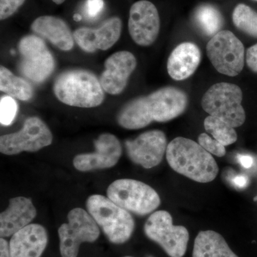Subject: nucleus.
I'll list each match as a JSON object with an SVG mask.
<instances>
[{"label": "nucleus", "instance_id": "obj_32", "mask_svg": "<svg viewBox=\"0 0 257 257\" xmlns=\"http://www.w3.org/2000/svg\"><path fill=\"white\" fill-rule=\"evenodd\" d=\"M0 257H10V243L3 237L0 239Z\"/></svg>", "mask_w": 257, "mask_h": 257}, {"label": "nucleus", "instance_id": "obj_34", "mask_svg": "<svg viewBox=\"0 0 257 257\" xmlns=\"http://www.w3.org/2000/svg\"><path fill=\"white\" fill-rule=\"evenodd\" d=\"M64 1H65V0H52V2H53V3H55V4L57 5L62 4V3H63Z\"/></svg>", "mask_w": 257, "mask_h": 257}, {"label": "nucleus", "instance_id": "obj_14", "mask_svg": "<svg viewBox=\"0 0 257 257\" xmlns=\"http://www.w3.org/2000/svg\"><path fill=\"white\" fill-rule=\"evenodd\" d=\"M95 151L74 157V167L80 172L111 168L119 162L122 154L119 140L110 133L101 135L94 143Z\"/></svg>", "mask_w": 257, "mask_h": 257}, {"label": "nucleus", "instance_id": "obj_19", "mask_svg": "<svg viewBox=\"0 0 257 257\" xmlns=\"http://www.w3.org/2000/svg\"><path fill=\"white\" fill-rule=\"evenodd\" d=\"M31 30L37 36L47 39L62 51H69L74 47V36L67 23L57 17L45 15L32 23Z\"/></svg>", "mask_w": 257, "mask_h": 257}, {"label": "nucleus", "instance_id": "obj_29", "mask_svg": "<svg viewBox=\"0 0 257 257\" xmlns=\"http://www.w3.org/2000/svg\"><path fill=\"white\" fill-rule=\"evenodd\" d=\"M104 8L103 0H87L84 5V13L89 19H95L101 14Z\"/></svg>", "mask_w": 257, "mask_h": 257}, {"label": "nucleus", "instance_id": "obj_7", "mask_svg": "<svg viewBox=\"0 0 257 257\" xmlns=\"http://www.w3.org/2000/svg\"><path fill=\"white\" fill-rule=\"evenodd\" d=\"M147 237L163 248L170 257H183L187 251L189 234L183 226H175L168 211L152 213L144 226Z\"/></svg>", "mask_w": 257, "mask_h": 257}, {"label": "nucleus", "instance_id": "obj_4", "mask_svg": "<svg viewBox=\"0 0 257 257\" xmlns=\"http://www.w3.org/2000/svg\"><path fill=\"white\" fill-rule=\"evenodd\" d=\"M87 209L110 242L122 244L133 236L135 228L133 216L109 198L100 194L90 196Z\"/></svg>", "mask_w": 257, "mask_h": 257}, {"label": "nucleus", "instance_id": "obj_1", "mask_svg": "<svg viewBox=\"0 0 257 257\" xmlns=\"http://www.w3.org/2000/svg\"><path fill=\"white\" fill-rule=\"evenodd\" d=\"M188 96L177 87H165L147 96L128 101L117 114L118 124L126 130H140L153 121L167 122L183 114Z\"/></svg>", "mask_w": 257, "mask_h": 257}, {"label": "nucleus", "instance_id": "obj_23", "mask_svg": "<svg viewBox=\"0 0 257 257\" xmlns=\"http://www.w3.org/2000/svg\"><path fill=\"white\" fill-rule=\"evenodd\" d=\"M194 20L199 30L208 37H214L223 26L222 15L211 5L198 7L194 12Z\"/></svg>", "mask_w": 257, "mask_h": 257}, {"label": "nucleus", "instance_id": "obj_30", "mask_svg": "<svg viewBox=\"0 0 257 257\" xmlns=\"http://www.w3.org/2000/svg\"><path fill=\"white\" fill-rule=\"evenodd\" d=\"M246 62L248 68L257 73V43L246 51Z\"/></svg>", "mask_w": 257, "mask_h": 257}, {"label": "nucleus", "instance_id": "obj_3", "mask_svg": "<svg viewBox=\"0 0 257 257\" xmlns=\"http://www.w3.org/2000/svg\"><path fill=\"white\" fill-rule=\"evenodd\" d=\"M56 97L67 105L96 107L102 104L104 91L95 74L86 69H70L60 74L54 83Z\"/></svg>", "mask_w": 257, "mask_h": 257}, {"label": "nucleus", "instance_id": "obj_10", "mask_svg": "<svg viewBox=\"0 0 257 257\" xmlns=\"http://www.w3.org/2000/svg\"><path fill=\"white\" fill-rule=\"evenodd\" d=\"M207 53L211 64L219 73L235 77L242 71L244 47L229 30H222L212 37L207 43Z\"/></svg>", "mask_w": 257, "mask_h": 257}, {"label": "nucleus", "instance_id": "obj_15", "mask_svg": "<svg viewBox=\"0 0 257 257\" xmlns=\"http://www.w3.org/2000/svg\"><path fill=\"white\" fill-rule=\"evenodd\" d=\"M136 67V57L127 51H119L108 57L99 79L104 92L112 95L122 92Z\"/></svg>", "mask_w": 257, "mask_h": 257}, {"label": "nucleus", "instance_id": "obj_17", "mask_svg": "<svg viewBox=\"0 0 257 257\" xmlns=\"http://www.w3.org/2000/svg\"><path fill=\"white\" fill-rule=\"evenodd\" d=\"M47 243L46 229L40 224H29L12 236L10 257H41Z\"/></svg>", "mask_w": 257, "mask_h": 257}, {"label": "nucleus", "instance_id": "obj_28", "mask_svg": "<svg viewBox=\"0 0 257 257\" xmlns=\"http://www.w3.org/2000/svg\"><path fill=\"white\" fill-rule=\"evenodd\" d=\"M25 0H0V19L6 20L14 15Z\"/></svg>", "mask_w": 257, "mask_h": 257}, {"label": "nucleus", "instance_id": "obj_16", "mask_svg": "<svg viewBox=\"0 0 257 257\" xmlns=\"http://www.w3.org/2000/svg\"><path fill=\"white\" fill-rule=\"evenodd\" d=\"M122 23L117 17L105 20L96 29L81 28L74 32V40L82 50L94 52L107 50L119 40Z\"/></svg>", "mask_w": 257, "mask_h": 257}, {"label": "nucleus", "instance_id": "obj_12", "mask_svg": "<svg viewBox=\"0 0 257 257\" xmlns=\"http://www.w3.org/2000/svg\"><path fill=\"white\" fill-rule=\"evenodd\" d=\"M167 146L165 134L160 130L147 131L135 140L125 142L128 158L145 169L160 165L167 152Z\"/></svg>", "mask_w": 257, "mask_h": 257}, {"label": "nucleus", "instance_id": "obj_25", "mask_svg": "<svg viewBox=\"0 0 257 257\" xmlns=\"http://www.w3.org/2000/svg\"><path fill=\"white\" fill-rule=\"evenodd\" d=\"M233 23L238 30L257 38V13L244 4L236 5L232 14Z\"/></svg>", "mask_w": 257, "mask_h": 257}, {"label": "nucleus", "instance_id": "obj_22", "mask_svg": "<svg viewBox=\"0 0 257 257\" xmlns=\"http://www.w3.org/2000/svg\"><path fill=\"white\" fill-rule=\"evenodd\" d=\"M0 90L22 101L30 100L33 96L31 84L3 66L0 67Z\"/></svg>", "mask_w": 257, "mask_h": 257}, {"label": "nucleus", "instance_id": "obj_13", "mask_svg": "<svg viewBox=\"0 0 257 257\" xmlns=\"http://www.w3.org/2000/svg\"><path fill=\"white\" fill-rule=\"evenodd\" d=\"M128 29L130 36L140 46L152 45L158 37L160 19L155 5L147 0H140L130 10Z\"/></svg>", "mask_w": 257, "mask_h": 257}, {"label": "nucleus", "instance_id": "obj_2", "mask_svg": "<svg viewBox=\"0 0 257 257\" xmlns=\"http://www.w3.org/2000/svg\"><path fill=\"white\" fill-rule=\"evenodd\" d=\"M167 162L177 173L199 183L216 179L219 167L214 157L199 143L189 139L176 138L168 144Z\"/></svg>", "mask_w": 257, "mask_h": 257}, {"label": "nucleus", "instance_id": "obj_21", "mask_svg": "<svg viewBox=\"0 0 257 257\" xmlns=\"http://www.w3.org/2000/svg\"><path fill=\"white\" fill-rule=\"evenodd\" d=\"M192 257H239L224 238L212 230L201 231L194 240Z\"/></svg>", "mask_w": 257, "mask_h": 257}, {"label": "nucleus", "instance_id": "obj_35", "mask_svg": "<svg viewBox=\"0 0 257 257\" xmlns=\"http://www.w3.org/2000/svg\"><path fill=\"white\" fill-rule=\"evenodd\" d=\"M74 20H76V21H79V20L82 19V17H81L79 15H74Z\"/></svg>", "mask_w": 257, "mask_h": 257}, {"label": "nucleus", "instance_id": "obj_36", "mask_svg": "<svg viewBox=\"0 0 257 257\" xmlns=\"http://www.w3.org/2000/svg\"><path fill=\"white\" fill-rule=\"evenodd\" d=\"M254 201H256V202H257V197L254 198Z\"/></svg>", "mask_w": 257, "mask_h": 257}, {"label": "nucleus", "instance_id": "obj_24", "mask_svg": "<svg viewBox=\"0 0 257 257\" xmlns=\"http://www.w3.org/2000/svg\"><path fill=\"white\" fill-rule=\"evenodd\" d=\"M204 126L214 140L225 147L232 145L237 140V134L234 128L223 120L209 116L204 119Z\"/></svg>", "mask_w": 257, "mask_h": 257}, {"label": "nucleus", "instance_id": "obj_9", "mask_svg": "<svg viewBox=\"0 0 257 257\" xmlns=\"http://www.w3.org/2000/svg\"><path fill=\"white\" fill-rule=\"evenodd\" d=\"M18 49L21 56L18 69L24 77L32 82L42 83L53 73L55 59L42 37H24L19 42Z\"/></svg>", "mask_w": 257, "mask_h": 257}, {"label": "nucleus", "instance_id": "obj_31", "mask_svg": "<svg viewBox=\"0 0 257 257\" xmlns=\"http://www.w3.org/2000/svg\"><path fill=\"white\" fill-rule=\"evenodd\" d=\"M238 161L243 168L248 169L252 167L253 160L249 155H239L237 157Z\"/></svg>", "mask_w": 257, "mask_h": 257}, {"label": "nucleus", "instance_id": "obj_33", "mask_svg": "<svg viewBox=\"0 0 257 257\" xmlns=\"http://www.w3.org/2000/svg\"><path fill=\"white\" fill-rule=\"evenodd\" d=\"M233 184L239 188H244L248 184V179L245 176H236L232 180Z\"/></svg>", "mask_w": 257, "mask_h": 257}, {"label": "nucleus", "instance_id": "obj_8", "mask_svg": "<svg viewBox=\"0 0 257 257\" xmlns=\"http://www.w3.org/2000/svg\"><path fill=\"white\" fill-rule=\"evenodd\" d=\"M68 222L58 229L62 257H77L83 243H93L100 234L99 226L87 211L74 208L67 215Z\"/></svg>", "mask_w": 257, "mask_h": 257}, {"label": "nucleus", "instance_id": "obj_38", "mask_svg": "<svg viewBox=\"0 0 257 257\" xmlns=\"http://www.w3.org/2000/svg\"><path fill=\"white\" fill-rule=\"evenodd\" d=\"M253 1H256V2H257V0H253Z\"/></svg>", "mask_w": 257, "mask_h": 257}, {"label": "nucleus", "instance_id": "obj_6", "mask_svg": "<svg viewBox=\"0 0 257 257\" xmlns=\"http://www.w3.org/2000/svg\"><path fill=\"white\" fill-rule=\"evenodd\" d=\"M107 197L125 210L145 216L160 207L158 193L148 184L131 179L114 181L106 190Z\"/></svg>", "mask_w": 257, "mask_h": 257}, {"label": "nucleus", "instance_id": "obj_27", "mask_svg": "<svg viewBox=\"0 0 257 257\" xmlns=\"http://www.w3.org/2000/svg\"><path fill=\"white\" fill-rule=\"evenodd\" d=\"M198 143L211 155L222 157L226 155V148L224 145L211 138L207 134L202 133L198 137Z\"/></svg>", "mask_w": 257, "mask_h": 257}, {"label": "nucleus", "instance_id": "obj_11", "mask_svg": "<svg viewBox=\"0 0 257 257\" xmlns=\"http://www.w3.org/2000/svg\"><path fill=\"white\" fill-rule=\"evenodd\" d=\"M53 135L40 118L31 116L25 119L23 127L18 133L0 138V152L6 155H15L23 152H35L50 146Z\"/></svg>", "mask_w": 257, "mask_h": 257}, {"label": "nucleus", "instance_id": "obj_5", "mask_svg": "<svg viewBox=\"0 0 257 257\" xmlns=\"http://www.w3.org/2000/svg\"><path fill=\"white\" fill-rule=\"evenodd\" d=\"M243 94L239 86L230 83L214 84L202 97L203 109L232 127H239L245 122L246 114L241 105Z\"/></svg>", "mask_w": 257, "mask_h": 257}, {"label": "nucleus", "instance_id": "obj_18", "mask_svg": "<svg viewBox=\"0 0 257 257\" xmlns=\"http://www.w3.org/2000/svg\"><path fill=\"white\" fill-rule=\"evenodd\" d=\"M37 216L31 199L18 197L10 199L9 205L0 214V236L10 237L31 224Z\"/></svg>", "mask_w": 257, "mask_h": 257}, {"label": "nucleus", "instance_id": "obj_26", "mask_svg": "<svg viewBox=\"0 0 257 257\" xmlns=\"http://www.w3.org/2000/svg\"><path fill=\"white\" fill-rule=\"evenodd\" d=\"M18 105L15 98L10 95L2 96L0 99V123L4 126H9L13 122Z\"/></svg>", "mask_w": 257, "mask_h": 257}, {"label": "nucleus", "instance_id": "obj_20", "mask_svg": "<svg viewBox=\"0 0 257 257\" xmlns=\"http://www.w3.org/2000/svg\"><path fill=\"white\" fill-rule=\"evenodd\" d=\"M200 61V50L195 44L192 42L180 44L169 57L167 62L169 75L177 81L187 79L197 70Z\"/></svg>", "mask_w": 257, "mask_h": 257}, {"label": "nucleus", "instance_id": "obj_37", "mask_svg": "<svg viewBox=\"0 0 257 257\" xmlns=\"http://www.w3.org/2000/svg\"><path fill=\"white\" fill-rule=\"evenodd\" d=\"M124 257H133V256H124Z\"/></svg>", "mask_w": 257, "mask_h": 257}]
</instances>
